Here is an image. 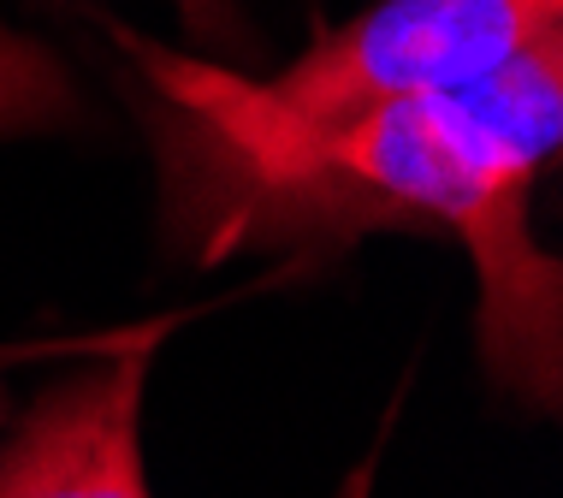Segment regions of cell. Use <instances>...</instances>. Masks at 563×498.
I'll return each mask as SVG.
<instances>
[{
    "label": "cell",
    "mask_w": 563,
    "mask_h": 498,
    "mask_svg": "<svg viewBox=\"0 0 563 498\" xmlns=\"http://www.w3.org/2000/svg\"><path fill=\"white\" fill-rule=\"evenodd\" d=\"M155 84L166 225L225 255L285 237H350L362 225H439L475 255L481 356L493 380L558 410L563 279L528 232V196L563 137V36L439 96L379 101L339 125L267 131L202 101L161 48L119 36Z\"/></svg>",
    "instance_id": "obj_1"
},
{
    "label": "cell",
    "mask_w": 563,
    "mask_h": 498,
    "mask_svg": "<svg viewBox=\"0 0 563 498\" xmlns=\"http://www.w3.org/2000/svg\"><path fill=\"white\" fill-rule=\"evenodd\" d=\"M563 36V0H374L327 30L297 66L267 84L225 78L214 66L161 54L178 84L202 101L267 131H314L368 113L379 101L439 96L493 78L540 42Z\"/></svg>",
    "instance_id": "obj_2"
},
{
    "label": "cell",
    "mask_w": 563,
    "mask_h": 498,
    "mask_svg": "<svg viewBox=\"0 0 563 498\" xmlns=\"http://www.w3.org/2000/svg\"><path fill=\"white\" fill-rule=\"evenodd\" d=\"M166 327L36 391L0 440V498H155L143 469V391Z\"/></svg>",
    "instance_id": "obj_3"
},
{
    "label": "cell",
    "mask_w": 563,
    "mask_h": 498,
    "mask_svg": "<svg viewBox=\"0 0 563 498\" xmlns=\"http://www.w3.org/2000/svg\"><path fill=\"white\" fill-rule=\"evenodd\" d=\"M178 19L196 42H208V48H243L250 42V19H243L238 0H173Z\"/></svg>",
    "instance_id": "obj_4"
},
{
    "label": "cell",
    "mask_w": 563,
    "mask_h": 498,
    "mask_svg": "<svg viewBox=\"0 0 563 498\" xmlns=\"http://www.w3.org/2000/svg\"><path fill=\"white\" fill-rule=\"evenodd\" d=\"M374 493V463H356V469H350V480L339 487V498H368Z\"/></svg>",
    "instance_id": "obj_5"
},
{
    "label": "cell",
    "mask_w": 563,
    "mask_h": 498,
    "mask_svg": "<svg viewBox=\"0 0 563 498\" xmlns=\"http://www.w3.org/2000/svg\"><path fill=\"white\" fill-rule=\"evenodd\" d=\"M0 416H7V410H0Z\"/></svg>",
    "instance_id": "obj_6"
}]
</instances>
